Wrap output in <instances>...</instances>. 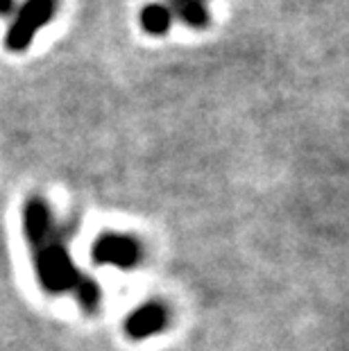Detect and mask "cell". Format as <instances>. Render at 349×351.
Segmentation results:
<instances>
[{"label": "cell", "mask_w": 349, "mask_h": 351, "mask_svg": "<svg viewBox=\"0 0 349 351\" xmlns=\"http://www.w3.org/2000/svg\"><path fill=\"white\" fill-rule=\"evenodd\" d=\"M14 10H16V0H0V16L3 19L12 16Z\"/></svg>", "instance_id": "cell-7"}, {"label": "cell", "mask_w": 349, "mask_h": 351, "mask_svg": "<svg viewBox=\"0 0 349 351\" xmlns=\"http://www.w3.org/2000/svg\"><path fill=\"white\" fill-rule=\"evenodd\" d=\"M168 7H173V5H182V3H202V5H206V0H168Z\"/></svg>", "instance_id": "cell-8"}, {"label": "cell", "mask_w": 349, "mask_h": 351, "mask_svg": "<svg viewBox=\"0 0 349 351\" xmlns=\"http://www.w3.org/2000/svg\"><path fill=\"white\" fill-rule=\"evenodd\" d=\"M59 0H25L14 14L5 34V48L10 52H25L36 34L57 16Z\"/></svg>", "instance_id": "cell-2"}, {"label": "cell", "mask_w": 349, "mask_h": 351, "mask_svg": "<svg viewBox=\"0 0 349 351\" xmlns=\"http://www.w3.org/2000/svg\"><path fill=\"white\" fill-rule=\"evenodd\" d=\"M173 16H177L184 25H189L193 29H202L211 23V14L206 10V5L202 3H182L170 7Z\"/></svg>", "instance_id": "cell-6"}, {"label": "cell", "mask_w": 349, "mask_h": 351, "mask_svg": "<svg viewBox=\"0 0 349 351\" xmlns=\"http://www.w3.org/2000/svg\"><path fill=\"white\" fill-rule=\"evenodd\" d=\"M173 12H170L168 5H161V3H150L145 5L143 10L139 14V23L141 27L145 29L150 36H163L168 34L170 25H173Z\"/></svg>", "instance_id": "cell-5"}, {"label": "cell", "mask_w": 349, "mask_h": 351, "mask_svg": "<svg viewBox=\"0 0 349 351\" xmlns=\"http://www.w3.org/2000/svg\"><path fill=\"white\" fill-rule=\"evenodd\" d=\"M23 229L32 252L34 272L41 288L50 295L73 293L80 306L93 313L100 304V288L91 276L82 274L66 250L62 231L57 229L48 204L32 197L23 211Z\"/></svg>", "instance_id": "cell-1"}, {"label": "cell", "mask_w": 349, "mask_h": 351, "mask_svg": "<svg viewBox=\"0 0 349 351\" xmlns=\"http://www.w3.org/2000/svg\"><path fill=\"white\" fill-rule=\"evenodd\" d=\"M168 324V311L159 302H147L125 319V333L132 340H145L150 335L163 331Z\"/></svg>", "instance_id": "cell-4"}, {"label": "cell", "mask_w": 349, "mask_h": 351, "mask_svg": "<svg viewBox=\"0 0 349 351\" xmlns=\"http://www.w3.org/2000/svg\"><path fill=\"white\" fill-rule=\"evenodd\" d=\"M141 258V247L134 238L123 234H105L93 245V261L100 265H116L132 270Z\"/></svg>", "instance_id": "cell-3"}]
</instances>
